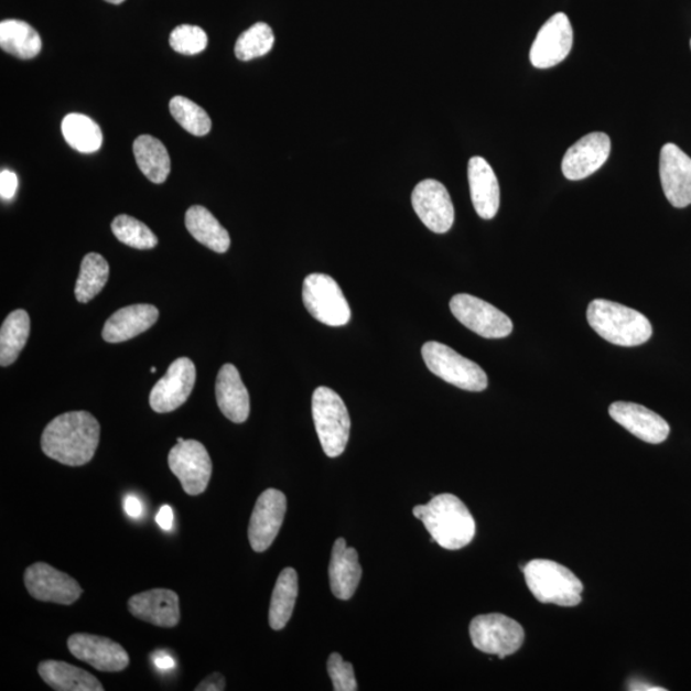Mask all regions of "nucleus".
<instances>
[{"label": "nucleus", "mask_w": 691, "mask_h": 691, "mask_svg": "<svg viewBox=\"0 0 691 691\" xmlns=\"http://www.w3.org/2000/svg\"><path fill=\"white\" fill-rule=\"evenodd\" d=\"M288 498L283 492L267 489L257 500L250 519L249 540L253 551L264 552L274 542L282 528Z\"/></svg>", "instance_id": "obj_15"}, {"label": "nucleus", "mask_w": 691, "mask_h": 691, "mask_svg": "<svg viewBox=\"0 0 691 691\" xmlns=\"http://www.w3.org/2000/svg\"><path fill=\"white\" fill-rule=\"evenodd\" d=\"M422 355L428 369L444 382L471 392H482L488 387L486 371L446 345L427 343Z\"/></svg>", "instance_id": "obj_6"}, {"label": "nucleus", "mask_w": 691, "mask_h": 691, "mask_svg": "<svg viewBox=\"0 0 691 691\" xmlns=\"http://www.w3.org/2000/svg\"><path fill=\"white\" fill-rule=\"evenodd\" d=\"M412 208L434 234H446L454 226L455 208L447 188L440 181L424 180L412 192Z\"/></svg>", "instance_id": "obj_13"}, {"label": "nucleus", "mask_w": 691, "mask_h": 691, "mask_svg": "<svg viewBox=\"0 0 691 691\" xmlns=\"http://www.w3.org/2000/svg\"><path fill=\"white\" fill-rule=\"evenodd\" d=\"M174 119L194 137H205L212 130V119L196 102L185 97H174L170 102Z\"/></svg>", "instance_id": "obj_34"}, {"label": "nucleus", "mask_w": 691, "mask_h": 691, "mask_svg": "<svg viewBox=\"0 0 691 691\" xmlns=\"http://www.w3.org/2000/svg\"><path fill=\"white\" fill-rule=\"evenodd\" d=\"M109 278L108 261L97 252L87 253L83 259L77 278L75 296L78 303L87 304L105 289Z\"/></svg>", "instance_id": "obj_32"}, {"label": "nucleus", "mask_w": 691, "mask_h": 691, "mask_svg": "<svg viewBox=\"0 0 691 691\" xmlns=\"http://www.w3.org/2000/svg\"><path fill=\"white\" fill-rule=\"evenodd\" d=\"M690 47H691V40H690Z\"/></svg>", "instance_id": "obj_44"}, {"label": "nucleus", "mask_w": 691, "mask_h": 691, "mask_svg": "<svg viewBox=\"0 0 691 691\" xmlns=\"http://www.w3.org/2000/svg\"><path fill=\"white\" fill-rule=\"evenodd\" d=\"M274 45L273 30L264 22H258L237 39L235 45L236 57L248 62L272 51Z\"/></svg>", "instance_id": "obj_33"}, {"label": "nucleus", "mask_w": 691, "mask_h": 691, "mask_svg": "<svg viewBox=\"0 0 691 691\" xmlns=\"http://www.w3.org/2000/svg\"><path fill=\"white\" fill-rule=\"evenodd\" d=\"M67 646L79 661L101 672H121L130 665L129 654L121 645L99 635H71Z\"/></svg>", "instance_id": "obj_16"}, {"label": "nucleus", "mask_w": 691, "mask_h": 691, "mask_svg": "<svg viewBox=\"0 0 691 691\" xmlns=\"http://www.w3.org/2000/svg\"><path fill=\"white\" fill-rule=\"evenodd\" d=\"M531 594L542 603L575 607L582 602L584 585L568 568L551 560H533L523 568Z\"/></svg>", "instance_id": "obj_4"}, {"label": "nucleus", "mask_w": 691, "mask_h": 691, "mask_svg": "<svg viewBox=\"0 0 691 691\" xmlns=\"http://www.w3.org/2000/svg\"><path fill=\"white\" fill-rule=\"evenodd\" d=\"M574 44V30L565 13H555L538 31L530 50V62L537 68H551L565 61Z\"/></svg>", "instance_id": "obj_12"}, {"label": "nucleus", "mask_w": 691, "mask_h": 691, "mask_svg": "<svg viewBox=\"0 0 691 691\" xmlns=\"http://www.w3.org/2000/svg\"><path fill=\"white\" fill-rule=\"evenodd\" d=\"M0 46L21 60H31L42 51V39L28 22L6 20L0 23Z\"/></svg>", "instance_id": "obj_29"}, {"label": "nucleus", "mask_w": 691, "mask_h": 691, "mask_svg": "<svg viewBox=\"0 0 691 691\" xmlns=\"http://www.w3.org/2000/svg\"><path fill=\"white\" fill-rule=\"evenodd\" d=\"M313 419L324 454L338 457L344 454L352 429L345 402L328 387H317L313 393Z\"/></svg>", "instance_id": "obj_5"}, {"label": "nucleus", "mask_w": 691, "mask_h": 691, "mask_svg": "<svg viewBox=\"0 0 691 691\" xmlns=\"http://www.w3.org/2000/svg\"><path fill=\"white\" fill-rule=\"evenodd\" d=\"M468 186H471L474 209L483 219L496 217L499 209L500 192L494 170L482 156H473L468 161Z\"/></svg>", "instance_id": "obj_21"}, {"label": "nucleus", "mask_w": 691, "mask_h": 691, "mask_svg": "<svg viewBox=\"0 0 691 691\" xmlns=\"http://www.w3.org/2000/svg\"><path fill=\"white\" fill-rule=\"evenodd\" d=\"M19 179L18 174L3 170L0 173V196L3 201H12L15 193H18Z\"/></svg>", "instance_id": "obj_38"}, {"label": "nucleus", "mask_w": 691, "mask_h": 691, "mask_svg": "<svg viewBox=\"0 0 691 691\" xmlns=\"http://www.w3.org/2000/svg\"><path fill=\"white\" fill-rule=\"evenodd\" d=\"M195 382V364L188 357H180L150 392V407L159 414L177 410L188 400Z\"/></svg>", "instance_id": "obj_14"}, {"label": "nucleus", "mask_w": 691, "mask_h": 691, "mask_svg": "<svg viewBox=\"0 0 691 691\" xmlns=\"http://www.w3.org/2000/svg\"><path fill=\"white\" fill-rule=\"evenodd\" d=\"M62 133L71 148L79 153L91 154L98 152L102 144V133L98 123L91 118L71 114L63 119Z\"/></svg>", "instance_id": "obj_31"}, {"label": "nucleus", "mask_w": 691, "mask_h": 691, "mask_svg": "<svg viewBox=\"0 0 691 691\" xmlns=\"http://www.w3.org/2000/svg\"><path fill=\"white\" fill-rule=\"evenodd\" d=\"M435 543L444 550L457 551L472 543L475 520L463 500L450 494L432 498L431 503L414 508Z\"/></svg>", "instance_id": "obj_2"}, {"label": "nucleus", "mask_w": 691, "mask_h": 691, "mask_svg": "<svg viewBox=\"0 0 691 691\" xmlns=\"http://www.w3.org/2000/svg\"><path fill=\"white\" fill-rule=\"evenodd\" d=\"M186 228L197 242L213 251L224 253L229 249L230 237L227 229L204 206L194 205L187 210Z\"/></svg>", "instance_id": "obj_26"}, {"label": "nucleus", "mask_w": 691, "mask_h": 691, "mask_svg": "<svg viewBox=\"0 0 691 691\" xmlns=\"http://www.w3.org/2000/svg\"><path fill=\"white\" fill-rule=\"evenodd\" d=\"M154 665L158 667L159 670L162 671H169L172 670L174 666H176V662H174V659L166 654L163 652H158L154 655Z\"/></svg>", "instance_id": "obj_42"}, {"label": "nucleus", "mask_w": 691, "mask_h": 691, "mask_svg": "<svg viewBox=\"0 0 691 691\" xmlns=\"http://www.w3.org/2000/svg\"><path fill=\"white\" fill-rule=\"evenodd\" d=\"M127 607L132 616L159 627L177 626L181 619L179 595L170 590L134 594Z\"/></svg>", "instance_id": "obj_20"}, {"label": "nucleus", "mask_w": 691, "mask_h": 691, "mask_svg": "<svg viewBox=\"0 0 691 691\" xmlns=\"http://www.w3.org/2000/svg\"><path fill=\"white\" fill-rule=\"evenodd\" d=\"M125 511L132 519H139L142 515V505L137 496H127L125 499Z\"/></svg>", "instance_id": "obj_41"}, {"label": "nucleus", "mask_w": 691, "mask_h": 691, "mask_svg": "<svg viewBox=\"0 0 691 691\" xmlns=\"http://www.w3.org/2000/svg\"><path fill=\"white\" fill-rule=\"evenodd\" d=\"M523 629L518 622L500 614L476 616L471 624L473 646L481 652L505 658L521 648Z\"/></svg>", "instance_id": "obj_8"}, {"label": "nucleus", "mask_w": 691, "mask_h": 691, "mask_svg": "<svg viewBox=\"0 0 691 691\" xmlns=\"http://www.w3.org/2000/svg\"><path fill=\"white\" fill-rule=\"evenodd\" d=\"M23 580L31 597L40 602L71 606L84 593L83 587L74 577L45 562H36L29 566Z\"/></svg>", "instance_id": "obj_11"}, {"label": "nucleus", "mask_w": 691, "mask_h": 691, "mask_svg": "<svg viewBox=\"0 0 691 691\" xmlns=\"http://www.w3.org/2000/svg\"><path fill=\"white\" fill-rule=\"evenodd\" d=\"M611 153V139L605 132H593L569 148L562 159V172L570 181L592 176L607 162Z\"/></svg>", "instance_id": "obj_18"}, {"label": "nucleus", "mask_w": 691, "mask_h": 691, "mask_svg": "<svg viewBox=\"0 0 691 691\" xmlns=\"http://www.w3.org/2000/svg\"><path fill=\"white\" fill-rule=\"evenodd\" d=\"M217 403L224 415L236 424L245 423L250 415V396L240 373L233 364L220 368L216 384Z\"/></svg>", "instance_id": "obj_23"}, {"label": "nucleus", "mask_w": 691, "mask_h": 691, "mask_svg": "<svg viewBox=\"0 0 691 691\" xmlns=\"http://www.w3.org/2000/svg\"><path fill=\"white\" fill-rule=\"evenodd\" d=\"M112 233L118 241L133 249L149 250L154 249L158 245V237L152 233V229L137 218L126 216V214L115 218Z\"/></svg>", "instance_id": "obj_35"}, {"label": "nucleus", "mask_w": 691, "mask_h": 691, "mask_svg": "<svg viewBox=\"0 0 691 691\" xmlns=\"http://www.w3.org/2000/svg\"><path fill=\"white\" fill-rule=\"evenodd\" d=\"M659 177L667 201L674 208L691 205V158L671 142L661 150Z\"/></svg>", "instance_id": "obj_17"}, {"label": "nucleus", "mask_w": 691, "mask_h": 691, "mask_svg": "<svg viewBox=\"0 0 691 691\" xmlns=\"http://www.w3.org/2000/svg\"><path fill=\"white\" fill-rule=\"evenodd\" d=\"M303 300L307 312L330 327H343L352 320V309L343 290L327 274L313 273L305 278Z\"/></svg>", "instance_id": "obj_7"}, {"label": "nucleus", "mask_w": 691, "mask_h": 691, "mask_svg": "<svg viewBox=\"0 0 691 691\" xmlns=\"http://www.w3.org/2000/svg\"><path fill=\"white\" fill-rule=\"evenodd\" d=\"M327 670L332 680L333 689L336 691H356L354 667L344 661L339 654H332L328 658Z\"/></svg>", "instance_id": "obj_37"}, {"label": "nucleus", "mask_w": 691, "mask_h": 691, "mask_svg": "<svg viewBox=\"0 0 691 691\" xmlns=\"http://www.w3.org/2000/svg\"><path fill=\"white\" fill-rule=\"evenodd\" d=\"M156 522L159 528L164 531H170L173 527V510L170 505H164L161 507L156 515Z\"/></svg>", "instance_id": "obj_40"}, {"label": "nucleus", "mask_w": 691, "mask_h": 691, "mask_svg": "<svg viewBox=\"0 0 691 691\" xmlns=\"http://www.w3.org/2000/svg\"><path fill=\"white\" fill-rule=\"evenodd\" d=\"M363 570L359 554L355 548H349L344 538H338L333 546L330 563V582L332 593L338 600L347 601L353 597L360 584Z\"/></svg>", "instance_id": "obj_24"}, {"label": "nucleus", "mask_w": 691, "mask_h": 691, "mask_svg": "<svg viewBox=\"0 0 691 691\" xmlns=\"http://www.w3.org/2000/svg\"><path fill=\"white\" fill-rule=\"evenodd\" d=\"M106 2L110 4H121L125 2V0H106Z\"/></svg>", "instance_id": "obj_43"}, {"label": "nucleus", "mask_w": 691, "mask_h": 691, "mask_svg": "<svg viewBox=\"0 0 691 691\" xmlns=\"http://www.w3.org/2000/svg\"><path fill=\"white\" fill-rule=\"evenodd\" d=\"M30 335V316L25 310H14L0 330V365L10 367L25 347Z\"/></svg>", "instance_id": "obj_30"}, {"label": "nucleus", "mask_w": 691, "mask_h": 691, "mask_svg": "<svg viewBox=\"0 0 691 691\" xmlns=\"http://www.w3.org/2000/svg\"><path fill=\"white\" fill-rule=\"evenodd\" d=\"M133 154L142 173L153 184H163L171 173V158L162 141L142 134L133 142Z\"/></svg>", "instance_id": "obj_27"}, {"label": "nucleus", "mask_w": 691, "mask_h": 691, "mask_svg": "<svg viewBox=\"0 0 691 691\" xmlns=\"http://www.w3.org/2000/svg\"><path fill=\"white\" fill-rule=\"evenodd\" d=\"M100 424L90 412L71 411L54 418L44 429L42 450L44 454L67 466L90 463L97 452Z\"/></svg>", "instance_id": "obj_1"}, {"label": "nucleus", "mask_w": 691, "mask_h": 691, "mask_svg": "<svg viewBox=\"0 0 691 691\" xmlns=\"http://www.w3.org/2000/svg\"><path fill=\"white\" fill-rule=\"evenodd\" d=\"M299 594V576L295 569L288 568L277 579L269 608V625L282 630L289 624Z\"/></svg>", "instance_id": "obj_28"}, {"label": "nucleus", "mask_w": 691, "mask_h": 691, "mask_svg": "<svg viewBox=\"0 0 691 691\" xmlns=\"http://www.w3.org/2000/svg\"><path fill=\"white\" fill-rule=\"evenodd\" d=\"M587 323L608 341L624 347L640 346L652 337V324L648 317L631 307L597 299L586 310Z\"/></svg>", "instance_id": "obj_3"}, {"label": "nucleus", "mask_w": 691, "mask_h": 691, "mask_svg": "<svg viewBox=\"0 0 691 691\" xmlns=\"http://www.w3.org/2000/svg\"><path fill=\"white\" fill-rule=\"evenodd\" d=\"M40 678L57 691H102L101 682L79 667L62 661H44L37 667Z\"/></svg>", "instance_id": "obj_25"}, {"label": "nucleus", "mask_w": 691, "mask_h": 691, "mask_svg": "<svg viewBox=\"0 0 691 691\" xmlns=\"http://www.w3.org/2000/svg\"><path fill=\"white\" fill-rule=\"evenodd\" d=\"M169 466L188 496H198L208 488L212 458L203 443L195 440L177 442L170 451Z\"/></svg>", "instance_id": "obj_10"}, {"label": "nucleus", "mask_w": 691, "mask_h": 691, "mask_svg": "<svg viewBox=\"0 0 691 691\" xmlns=\"http://www.w3.org/2000/svg\"><path fill=\"white\" fill-rule=\"evenodd\" d=\"M450 309L461 324L481 337L505 338L514 331L510 317L487 301L467 293L452 298Z\"/></svg>", "instance_id": "obj_9"}, {"label": "nucleus", "mask_w": 691, "mask_h": 691, "mask_svg": "<svg viewBox=\"0 0 691 691\" xmlns=\"http://www.w3.org/2000/svg\"><path fill=\"white\" fill-rule=\"evenodd\" d=\"M158 317L159 310L154 305L126 306L109 317L101 336L109 344H121L152 328Z\"/></svg>", "instance_id": "obj_22"}, {"label": "nucleus", "mask_w": 691, "mask_h": 691, "mask_svg": "<svg viewBox=\"0 0 691 691\" xmlns=\"http://www.w3.org/2000/svg\"><path fill=\"white\" fill-rule=\"evenodd\" d=\"M226 689V680L224 674L218 672L212 673L195 688V691H224Z\"/></svg>", "instance_id": "obj_39"}, {"label": "nucleus", "mask_w": 691, "mask_h": 691, "mask_svg": "<svg viewBox=\"0 0 691 691\" xmlns=\"http://www.w3.org/2000/svg\"><path fill=\"white\" fill-rule=\"evenodd\" d=\"M609 415L626 431L647 443H662L670 434V425L663 418L638 403L615 402L609 407Z\"/></svg>", "instance_id": "obj_19"}, {"label": "nucleus", "mask_w": 691, "mask_h": 691, "mask_svg": "<svg viewBox=\"0 0 691 691\" xmlns=\"http://www.w3.org/2000/svg\"><path fill=\"white\" fill-rule=\"evenodd\" d=\"M170 45L174 52L184 55H195L205 51L208 36L202 28L181 25L172 31Z\"/></svg>", "instance_id": "obj_36"}]
</instances>
